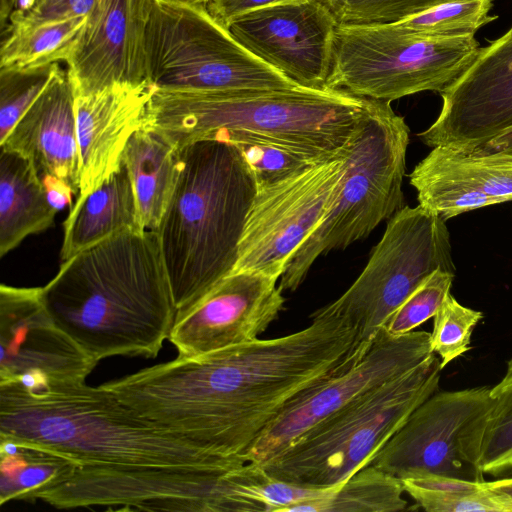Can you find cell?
Instances as JSON below:
<instances>
[{
  "instance_id": "5",
  "label": "cell",
  "mask_w": 512,
  "mask_h": 512,
  "mask_svg": "<svg viewBox=\"0 0 512 512\" xmlns=\"http://www.w3.org/2000/svg\"><path fill=\"white\" fill-rule=\"evenodd\" d=\"M179 158L178 181L155 231L176 318L233 271L257 193L247 163L230 143L196 141L180 148Z\"/></svg>"
},
{
  "instance_id": "22",
  "label": "cell",
  "mask_w": 512,
  "mask_h": 512,
  "mask_svg": "<svg viewBox=\"0 0 512 512\" xmlns=\"http://www.w3.org/2000/svg\"><path fill=\"white\" fill-rule=\"evenodd\" d=\"M126 230L146 229L142 227L130 176L122 162L100 186L77 197L64 222L61 262Z\"/></svg>"
},
{
  "instance_id": "34",
  "label": "cell",
  "mask_w": 512,
  "mask_h": 512,
  "mask_svg": "<svg viewBox=\"0 0 512 512\" xmlns=\"http://www.w3.org/2000/svg\"><path fill=\"white\" fill-rule=\"evenodd\" d=\"M57 63L40 68H0V144L43 92Z\"/></svg>"
},
{
  "instance_id": "24",
  "label": "cell",
  "mask_w": 512,
  "mask_h": 512,
  "mask_svg": "<svg viewBox=\"0 0 512 512\" xmlns=\"http://www.w3.org/2000/svg\"><path fill=\"white\" fill-rule=\"evenodd\" d=\"M123 162L142 227L156 231L178 181L179 149L159 132L140 127L125 148Z\"/></svg>"
},
{
  "instance_id": "20",
  "label": "cell",
  "mask_w": 512,
  "mask_h": 512,
  "mask_svg": "<svg viewBox=\"0 0 512 512\" xmlns=\"http://www.w3.org/2000/svg\"><path fill=\"white\" fill-rule=\"evenodd\" d=\"M156 88L151 82L115 84L74 96L79 149V192L84 196L115 173L125 148L143 124Z\"/></svg>"
},
{
  "instance_id": "18",
  "label": "cell",
  "mask_w": 512,
  "mask_h": 512,
  "mask_svg": "<svg viewBox=\"0 0 512 512\" xmlns=\"http://www.w3.org/2000/svg\"><path fill=\"white\" fill-rule=\"evenodd\" d=\"M277 278L234 272L175 319L168 340L178 357L193 358L258 338L284 308Z\"/></svg>"
},
{
  "instance_id": "35",
  "label": "cell",
  "mask_w": 512,
  "mask_h": 512,
  "mask_svg": "<svg viewBox=\"0 0 512 512\" xmlns=\"http://www.w3.org/2000/svg\"><path fill=\"white\" fill-rule=\"evenodd\" d=\"M433 318L430 345L443 369L471 348L472 333L483 313L462 305L450 292Z\"/></svg>"
},
{
  "instance_id": "39",
  "label": "cell",
  "mask_w": 512,
  "mask_h": 512,
  "mask_svg": "<svg viewBox=\"0 0 512 512\" xmlns=\"http://www.w3.org/2000/svg\"><path fill=\"white\" fill-rule=\"evenodd\" d=\"M283 0H208L205 6L211 16L222 26L235 17Z\"/></svg>"
},
{
  "instance_id": "11",
  "label": "cell",
  "mask_w": 512,
  "mask_h": 512,
  "mask_svg": "<svg viewBox=\"0 0 512 512\" xmlns=\"http://www.w3.org/2000/svg\"><path fill=\"white\" fill-rule=\"evenodd\" d=\"M491 387L436 391L376 453L371 465L399 479L436 474L483 481L482 446Z\"/></svg>"
},
{
  "instance_id": "25",
  "label": "cell",
  "mask_w": 512,
  "mask_h": 512,
  "mask_svg": "<svg viewBox=\"0 0 512 512\" xmlns=\"http://www.w3.org/2000/svg\"><path fill=\"white\" fill-rule=\"evenodd\" d=\"M405 493L428 512H512V498L487 481H472L436 474L400 479Z\"/></svg>"
},
{
  "instance_id": "27",
  "label": "cell",
  "mask_w": 512,
  "mask_h": 512,
  "mask_svg": "<svg viewBox=\"0 0 512 512\" xmlns=\"http://www.w3.org/2000/svg\"><path fill=\"white\" fill-rule=\"evenodd\" d=\"M87 17L2 33L0 68L31 69L66 61Z\"/></svg>"
},
{
  "instance_id": "29",
  "label": "cell",
  "mask_w": 512,
  "mask_h": 512,
  "mask_svg": "<svg viewBox=\"0 0 512 512\" xmlns=\"http://www.w3.org/2000/svg\"><path fill=\"white\" fill-rule=\"evenodd\" d=\"M422 160L501 203L512 201V153L436 146Z\"/></svg>"
},
{
  "instance_id": "38",
  "label": "cell",
  "mask_w": 512,
  "mask_h": 512,
  "mask_svg": "<svg viewBox=\"0 0 512 512\" xmlns=\"http://www.w3.org/2000/svg\"><path fill=\"white\" fill-rule=\"evenodd\" d=\"M99 0H40L30 10L10 17L2 33L43 23L87 17Z\"/></svg>"
},
{
  "instance_id": "8",
  "label": "cell",
  "mask_w": 512,
  "mask_h": 512,
  "mask_svg": "<svg viewBox=\"0 0 512 512\" xmlns=\"http://www.w3.org/2000/svg\"><path fill=\"white\" fill-rule=\"evenodd\" d=\"M149 81L156 90L216 92L297 88L243 48L205 3L150 0L146 29Z\"/></svg>"
},
{
  "instance_id": "14",
  "label": "cell",
  "mask_w": 512,
  "mask_h": 512,
  "mask_svg": "<svg viewBox=\"0 0 512 512\" xmlns=\"http://www.w3.org/2000/svg\"><path fill=\"white\" fill-rule=\"evenodd\" d=\"M344 167L345 153L257 190L231 273L251 271L279 280L329 210Z\"/></svg>"
},
{
  "instance_id": "17",
  "label": "cell",
  "mask_w": 512,
  "mask_h": 512,
  "mask_svg": "<svg viewBox=\"0 0 512 512\" xmlns=\"http://www.w3.org/2000/svg\"><path fill=\"white\" fill-rule=\"evenodd\" d=\"M440 94L439 115L418 134L431 148L473 151L512 128V27Z\"/></svg>"
},
{
  "instance_id": "41",
  "label": "cell",
  "mask_w": 512,
  "mask_h": 512,
  "mask_svg": "<svg viewBox=\"0 0 512 512\" xmlns=\"http://www.w3.org/2000/svg\"><path fill=\"white\" fill-rule=\"evenodd\" d=\"M40 0H0V18L2 31L8 24L10 17L30 10Z\"/></svg>"
},
{
  "instance_id": "23",
  "label": "cell",
  "mask_w": 512,
  "mask_h": 512,
  "mask_svg": "<svg viewBox=\"0 0 512 512\" xmlns=\"http://www.w3.org/2000/svg\"><path fill=\"white\" fill-rule=\"evenodd\" d=\"M56 213L32 161L18 152L1 148L0 257L27 236L50 228Z\"/></svg>"
},
{
  "instance_id": "40",
  "label": "cell",
  "mask_w": 512,
  "mask_h": 512,
  "mask_svg": "<svg viewBox=\"0 0 512 512\" xmlns=\"http://www.w3.org/2000/svg\"><path fill=\"white\" fill-rule=\"evenodd\" d=\"M40 178L46 197L57 212L71 206L72 196L77 192L69 183L51 174L42 175Z\"/></svg>"
},
{
  "instance_id": "1",
  "label": "cell",
  "mask_w": 512,
  "mask_h": 512,
  "mask_svg": "<svg viewBox=\"0 0 512 512\" xmlns=\"http://www.w3.org/2000/svg\"><path fill=\"white\" fill-rule=\"evenodd\" d=\"M311 317L286 336L177 357L101 386L176 436L243 456L297 395L350 368L369 347L342 318L319 309Z\"/></svg>"
},
{
  "instance_id": "3",
  "label": "cell",
  "mask_w": 512,
  "mask_h": 512,
  "mask_svg": "<svg viewBox=\"0 0 512 512\" xmlns=\"http://www.w3.org/2000/svg\"><path fill=\"white\" fill-rule=\"evenodd\" d=\"M0 438L41 448L77 466L181 467L230 471L247 461L206 450L144 418L85 381L36 390L0 385Z\"/></svg>"
},
{
  "instance_id": "13",
  "label": "cell",
  "mask_w": 512,
  "mask_h": 512,
  "mask_svg": "<svg viewBox=\"0 0 512 512\" xmlns=\"http://www.w3.org/2000/svg\"><path fill=\"white\" fill-rule=\"evenodd\" d=\"M432 353L426 331L395 336L381 328L355 364L306 388L289 402L246 450L244 458L265 464L322 422L410 371Z\"/></svg>"
},
{
  "instance_id": "4",
  "label": "cell",
  "mask_w": 512,
  "mask_h": 512,
  "mask_svg": "<svg viewBox=\"0 0 512 512\" xmlns=\"http://www.w3.org/2000/svg\"><path fill=\"white\" fill-rule=\"evenodd\" d=\"M371 99L330 88L177 92L155 90L142 127L177 149L249 135L322 163L344 155Z\"/></svg>"
},
{
  "instance_id": "12",
  "label": "cell",
  "mask_w": 512,
  "mask_h": 512,
  "mask_svg": "<svg viewBox=\"0 0 512 512\" xmlns=\"http://www.w3.org/2000/svg\"><path fill=\"white\" fill-rule=\"evenodd\" d=\"M228 472L181 467L77 466L66 478L40 493L38 499L58 509L107 506L108 510L237 511Z\"/></svg>"
},
{
  "instance_id": "31",
  "label": "cell",
  "mask_w": 512,
  "mask_h": 512,
  "mask_svg": "<svg viewBox=\"0 0 512 512\" xmlns=\"http://www.w3.org/2000/svg\"><path fill=\"white\" fill-rule=\"evenodd\" d=\"M492 6L491 0L446 3L394 22V25L407 34L425 38L475 35L478 29L497 19L490 15Z\"/></svg>"
},
{
  "instance_id": "42",
  "label": "cell",
  "mask_w": 512,
  "mask_h": 512,
  "mask_svg": "<svg viewBox=\"0 0 512 512\" xmlns=\"http://www.w3.org/2000/svg\"><path fill=\"white\" fill-rule=\"evenodd\" d=\"M479 149L512 153V128L504 131Z\"/></svg>"
},
{
  "instance_id": "37",
  "label": "cell",
  "mask_w": 512,
  "mask_h": 512,
  "mask_svg": "<svg viewBox=\"0 0 512 512\" xmlns=\"http://www.w3.org/2000/svg\"><path fill=\"white\" fill-rule=\"evenodd\" d=\"M456 274L438 269L427 277L388 319L384 328L403 335L434 317L450 293Z\"/></svg>"
},
{
  "instance_id": "32",
  "label": "cell",
  "mask_w": 512,
  "mask_h": 512,
  "mask_svg": "<svg viewBox=\"0 0 512 512\" xmlns=\"http://www.w3.org/2000/svg\"><path fill=\"white\" fill-rule=\"evenodd\" d=\"M490 395L493 405L483 440L481 468L484 474L500 478L512 473V358Z\"/></svg>"
},
{
  "instance_id": "7",
  "label": "cell",
  "mask_w": 512,
  "mask_h": 512,
  "mask_svg": "<svg viewBox=\"0 0 512 512\" xmlns=\"http://www.w3.org/2000/svg\"><path fill=\"white\" fill-rule=\"evenodd\" d=\"M441 371L440 359L432 353L260 466L281 481L317 489L338 487L370 465L409 415L438 391Z\"/></svg>"
},
{
  "instance_id": "28",
  "label": "cell",
  "mask_w": 512,
  "mask_h": 512,
  "mask_svg": "<svg viewBox=\"0 0 512 512\" xmlns=\"http://www.w3.org/2000/svg\"><path fill=\"white\" fill-rule=\"evenodd\" d=\"M19 445L18 453L0 455L1 505L11 500H37L40 493L66 478L77 467L64 456Z\"/></svg>"
},
{
  "instance_id": "2",
  "label": "cell",
  "mask_w": 512,
  "mask_h": 512,
  "mask_svg": "<svg viewBox=\"0 0 512 512\" xmlns=\"http://www.w3.org/2000/svg\"><path fill=\"white\" fill-rule=\"evenodd\" d=\"M41 295L56 324L97 362L156 357L176 318L153 230L122 231L82 250Z\"/></svg>"
},
{
  "instance_id": "33",
  "label": "cell",
  "mask_w": 512,
  "mask_h": 512,
  "mask_svg": "<svg viewBox=\"0 0 512 512\" xmlns=\"http://www.w3.org/2000/svg\"><path fill=\"white\" fill-rule=\"evenodd\" d=\"M222 142L234 145L247 163L257 190L274 185L318 164L285 146L249 135L235 134Z\"/></svg>"
},
{
  "instance_id": "10",
  "label": "cell",
  "mask_w": 512,
  "mask_h": 512,
  "mask_svg": "<svg viewBox=\"0 0 512 512\" xmlns=\"http://www.w3.org/2000/svg\"><path fill=\"white\" fill-rule=\"evenodd\" d=\"M456 274L446 221L418 205L388 221L354 283L319 310L342 318L368 345L407 297L434 271Z\"/></svg>"
},
{
  "instance_id": "21",
  "label": "cell",
  "mask_w": 512,
  "mask_h": 512,
  "mask_svg": "<svg viewBox=\"0 0 512 512\" xmlns=\"http://www.w3.org/2000/svg\"><path fill=\"white\" fill-rule=\"evenodd\" d=\"M74 93L58 63L35 102L17 122L1 148L32 161L40 176L54 175L79 192V149Z\"/></svg>"
},
{
  "instance_id": "43",
  "label": "cell",
  "mask_w": 512,
  "mask_h": 512,
  "mask_svg": "<svg viewBox=\"0 0 512 512\" xmlns=\"http://www.w3.org/2000/svg\"><path fill=\"white\" fill-rule=\"evenodd\" d=\"M488 484L492 488L504 492L512 498V477H504L502 479L489 481Z\"/></svg>"
},
{
  "instance_id": "26",
  "label": "cell",
  "mask_w": 512,
  "mask_h": 512,
  "mask_svg": "<svg viewBox=\"0 0 512 512\" xmlns=\"http://www.w3.org/2000/svg\"><path fill=\"white\" fill-rule=\"evenodd\" d=\"M404 493L399 478L370 464L327 497L297 504L289 512H396L407 508Z\"/></svg>"
},
{
  "instance_id": "15",
  "label": "cell",
  "mask_w": 512,
  "mask_h": 512,
  "mask_svg": "<svg viewBox=\"0 0 512 512\" xmlns=\"http://www.w3.org/2000/svg\"><path fill=\"white\" fill-rule=\"evenodd\" d=\"M338 22L319 0H283L233 18L226 29L297 86L324 89Z\"/></svg>"
},
{
  "instance_id": "36",
  "label": "cell",
  "mask_w": 512,
  "mask_h": 512,
  "mask_svg": "<svg viewBox=\"0 0 512 512\" xmlns=\"http://www.w3.org/2000/svg\"><path fill=\"white\" fill-rule=\"evenodd\" d=\"M342 25L389 24L435 6L471 0H319ZM493 1V0H491Z\"/></svg>"
},
{
  "instance_id": "6",
  "label": "cell",
  "mask_w": 512,
  "mask_h": 512,
  "mask_svg": "<svg viewBox=\"0 0 512 512\" xmlns=\"http://www.w3.org/2000/svg\"><path fill=\"white\" fill-rule=\"evenodd\" d=\"M409 127L390 102L371 99L366 116L346 147L337 195L320 224L299 248L279 279L295 291L314 262L331 250L367 237L404 207Z\"/></svg>"
},
{
  "instance_id": "44",
  "label": "cell",
  "mask_w": 512,
  "mask_h": 512,
  "mask_svg": "<svg viewBox=\"0 0 512 512\" xmlns=\"http://www.w3.org/2000/svg\"><path fill=\"white\" fill-rule=\"evenodd\" d=\"M190 2H196V3H206L208 0H187Z\"/></svg>"
},
{
  "instance_id": "30",
  "label": "cell",
  "mask_w": 512,
  "mask_h": 512,
  "mask_svg": "<svg viewBox=\"0 0 512 512\" xmlns=\"http://www.w3.org/2000/svg\"><path fill=\"white\" fill-rule=\"evenodd\" d=\"M417 192L418 205L445 221L460 214L501 202L457 177L421 160L409 175Z\"/></svg>"
},
{
  "instance_id": "16",
  "label": "cell",
  "mask_w": 512,
  "mask_h": 512,
  "mask_svg": "<svg viewBox=\"0 0 512 512\" xmlns=\"http://www.w3.org/2000/svg\"><path fill=\"white\" fill-rule=\"evenodd\" d=\"M53 320L41 287L0 286V385L83 382L97 365Z\"/></svg>"
},
{
  "instance_id": "19",
  "label": "cell",
  "mask_w": 512,
  "mask_h": 512,
  "mask_svg": "<svg viewBox=\"0 0 512 512\" xmlns=\"http://www.w3.org/2000/svg\"><path fill=\"white\" fill-rule=\"evenodd\" d=\"M150 0H99L65 61L74 96L149 81Z\"/></svg>"
},
{
  "instance_id": "9",
  "label": "cell",
  "mask_w": 512,
  "mask_h": 512,
  "mask_svg": "<svg viewBox=\"0 0 512 512\" xmlns=\"http://www.w3.org/2000/svg\"><path fill=\"white\" fill-rule=\"evenodd\" d=\"M479 49L475 35L425 38L394 23L338 24L326 88L385 102L423 91L442 93Z\"/></svg>"
}]
</instances>
